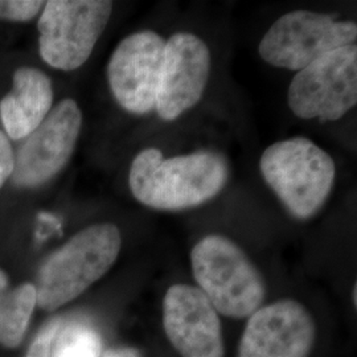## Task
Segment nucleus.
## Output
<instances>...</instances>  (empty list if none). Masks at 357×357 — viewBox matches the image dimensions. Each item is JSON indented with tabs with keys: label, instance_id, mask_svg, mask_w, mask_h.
<instances>
[{
	"label": "nucleus",
	"instance_id": "nucleus-2",
	"mask_svg": "<svg viewBox=\"0 0 357 357\" xmlns=\"http://www.w3.org/2000/svg\"><path fill=\"white\" fill-rule=\"evenodd\" d=\"M121 248L122 236L114 224L79 230L40 264L33 283L38 308L52 312L85 293L113 268Z\"/></svg>",
	"mask_w": 357,
	"mask_h": 357
},
{
	"label": "nucleus",
	"instance_id": "nucleus-3",
	"mask_svg": "<svg viewBox=\"0 0 357 357\" xmlns=\"http://www.w3.org/2000/svg\"><path fill=\"white\" fill-rule=\"evenodd\" d=\"M191 266L199 289L218 314L245 319L264 305L266 284L262 274L228 237L202 238L192 249Z\"/></svg>",
	"mask_w": 357,
	"mask_h": 357
},
{
	"label": "nucleus",
	"instance_id": "nucleus-16",
	"mask_svg": "<svg viewBox=\"0 0 357 357\" xmlns=\"http://www.w3.org/2000/svg\"><path fill=\"white\" fill-rule=\"evenodd\" d=\"M45 1L40 0H0V20L28 22L38 15Z\"/></svg>",
	"mask_w": 357,
	"mask_h": 357
},
{
	"label": "nucleus",
	"instance_id": "nucleus-9",
	"mask_svg": "<svg viewBox=\"0 0 357 357\" xmlns=\"http://www.w3.org/2000/svg\"><path fill=\"white\" fill-rule=\"evenodd\" d=\"M166 40L146 29L123 38L107 65V81L116 102L132 114L155 110Z\"/></svg>",
	"mask_w": 357,
	"mask_h": 357
},
{
	"label": "nucleus",
	"instance_id": "nucleus-18",
	"mask_svg": "<svg viewBox=\"0 0 357 357\" xmlns=\"http://www.w3.org/2000/svg\"><path fill=\"white\" fill-rule=\"evenodd\" d=\"M101 357H141V352L131 347L110 348L107 351H103Z\"/></svg>",
	"mask_w": 357,
	"mask_h": 357
},
{
	"label": "nucleus",
	"instance_id": "nucleus-6",
	"mask_svg": "<svg viewBox=\"0 0 357 357\" xmlns=\"http://www.w3.org/2000/svg\"><path fill=\"white\" fill-rule=\"evenodd\" d=\"M357 26L330 15L293 11L281 16L261 40L258 52L268 64L302 70L323 54L354 45Z\"/></svg>",
	"mask_w": 357,
	"mask_h": 357
},
{
	"label": "nucleus",
	"instance_id": "nucleus-7",
	"mask_svg": "<svg viewBox=\"0 0 357 357\" xmlns=\"http://www.w3.org/2000/svg\"><path fill=\"white\" fill-rule=\"evenodd\" d=\"M287 101L303 119L337 121L357 103V48L347 45L323 54L294 77Z\"/></svg>",
	"mask_w": 357,
	"mask_h": 357
},
{
	"label": "nucleus",
	"instance_id": "nucleus-12",
	"mask_svg": "<svg viewBox=\"0 0 357 357\" xmlns=\"http://www.w3.org/2000/svg\"><path fill=\"white\" fill-rule=\"evenodd\" d=\"M211 73V52L193 33L180 32L166 41L155 110L175 121L202 100Z\"/></svg>",
	"mask_w": 357,
	"mask_h": 357
},
{
	"label": "nucleus",
	"instance_id": "nucleus-11",
	"mask_svg": "<svg viewBox=\"0 0 357 357\" xmlns=\"http://www.w3.org/2000/svg\"><path fill=\"white\" fill-rule=\"evenodd\" d=\"M163 328L181 357H224L218 312L199 287L172 284L163 301Z\"/></svg>",
	"mask_w": 357,
	"mask_h": 357
},
{
	"label": "nucleus",
	"instance_id": "nucleus-17",
	"mask_svg": "<svg viewBox=\"0 0 357 357\" xmlns=\"http://www.w3.org/2000/svg\"><path fill=\"white\" fill-rule=\"evenodd\" d=\"M15 153L10 138L0 130V188L13 176Z\"/></svg>",
	"mask_w": 357,
	"mask_h": 357
},
{
	"label": "nucleus",
	"instance_id": "nucleus-8",
	"mask_svg": "<svg viewBox=\"0 0 357 357\" xmlns=\"http://www.w3.org/2000/svg\"><path fill=\"white\" fill-rule=\"evenodd\" d=\"M81 128L82 113L75 100L66 98L52 107L15 153L13 184L38 188L63 171L75 153Z\"/></svg>",
	"mask_w": 357,
	"mask_h": 357
},
{
	"label": "nucleus",
	"instance_id": "nucleus-19",
	"mask_svg": "<svg viewBox=\"0 0 357 357\" xmlns=\"http://www.w3.org/2000/svg\"><path fill=\"white\" fill-rule=\"evenodd\" d=\"M356 295H357L356 284H355V286H354V305H355V307H356V305H357Z\"/></svg>",
	"mask_w": 357,
	"mask_h": 357
},
{
	"label": "nucleus",
	"instance_id": "nucleus-5",
	"mask_svg": "<svg viewBox=\"0 0 357 357\" xmlns=\"http://www.w3.org/2000/svg\"><path fill=\"white\" fill-rule=\"evenodd\" d=\"M113 1L50 0L38 17V52L45 64L75 70L85 64L110 20Z\"/></svg>",
	"mask_w": 357,
	"mask_h": 357
},
{
	"label": "nucleus",
	"instance_id": "nucleus-1",
	"mask_svg": "<svg viewBox=\"0 0 357 357\" xmlns=\"http://www.w3.org/2000/svg\"><path fill=\"white\" fill-rule=\"evenodd\" d=\"M229 167L211 151L166 159L158 149H146L130 167L128 185L134 197L159 211H181L204 204L225 187Z\"/></svg>",
	"mask_w": 357,
	"mask_h": 357
},
{
	"label": "nucleus",
	"instance_id": "nucleus-13",
	"mask_svg": "<svg viewBox=\"0 0 357 357\" xmlns=\"http://www.w3.org/2000/svg\"><path fill=\"white\" fill-rule=\"evenodd\" d=\"M50 77L36 68L15 70L13 90L0 101V119L4 132L13 141H23L50 114L53 107Z\"/></svg>",
	"mask_w": 357,
	"mask_h": 357
},
{
	"label": "nucleus",
	"instance_id": "nucleus-15",
	"mask_svg": "<svg viewBox=\"0 0 357 357\" xmlns=\"http://www.w3.org/2000/svg\"><path fill=\"white\" fill-rule=\"evenodd\" d=\"M38 306V293L33 283L26 282L10 287V280L0 268V345L4 348H17L26 337L29 321L35 307Z\"/></svg>",
	"mask_w": 357,
	"mask_h": 357
},
{
	"label": "nucleus",
	"instance_id": "nucleus-10",
	"mask_svg": "<svg viewBox=\"0 0 357 357\" xmlns=\"http://www.w3.org/2000/svg\"><path fill=\"white\" fill-rule=\"evenodd\" d=\"M315 339L317 326L306 307L281 299L249 317L238 357H308Z\"/></svg>",
	"mask_w": 357,
	"mask_h": 357
},
{
	"label": "nucleus",
	"instance_id": "nucleus-4",
	"mask_svg": "<svg viewBox=\"0 0 357 357\" xmlns=\"http://www.w3.org/2000/svg\"><path fill=\"white\" fill-rule=\"evenodd\" d=\"M259 169L287 211L301 220L319 212L331 193L336 172L331 156L303 137L268 146Z\"/></svg>",
	"mask_w": 357,
	"mask_h": 357
},
{
	"label": "nucleus",
	"instance_id": "nucleus-14",
	"mask_svg": "<svg viewBox=\"0 0 357 357\" xmlns=\"http://www.w3.org/2000/svg\"><path fill=\"white\" fill-rule=\"evenodd\" d=\"M102 352L101 335L93 324L57 317L38 330L26 357H101Z\"/></svg>",
	"mask_w": 357,
	"mask_h": 357
}]
</instances>
